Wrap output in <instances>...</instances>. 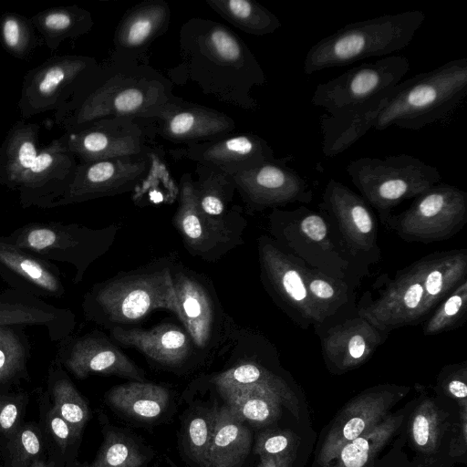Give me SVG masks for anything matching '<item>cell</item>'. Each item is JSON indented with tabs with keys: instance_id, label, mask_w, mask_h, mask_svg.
I'll return each mask as SVG.
<instances>
[{
	"instance_id": "cell-1",
	"label": "cell",
	"mask_w": 467,
	"mask_h": 467,
	"mask_svg": "<svg viewBox=\"0 0 467 467\" xmlns=\"http://www.w3.org/2000/svg\"><path fill=\"white\" fill-rule=\"evenodd\" d=\"M180 49L187 78L204 94L244 109L256 108L251 91L265 83V75L233 31L212 20L191 19L181 29Z\"/></svg>"
},
{
	"instance_id": "cell-2",
	"label": "cell",
	"mask_w": 467,
	"mask_h": 467,
	"mask_svg": "<svg viewBox=\"0 0 467 467\" xmlns=\"http://www.w3.org/2000/svg\"><path fill=\"white\" fill-rule=\"evenodd\" d=\"M172 97V84L159 72L138 61L114 59L100 65L71 99L55 111V121L69 132L104 118L144 120Z\"/></svg>"
},
{
	"instance_id": "cell-3",
	"label": "cell",
	"mask_w": 467,
	"mask_h": 467,
	"mask_svg": "<svg viewBox=\"0 0 467 467\" xmlns=\"http://www.w3.org/2000/svg\"><path fill=\"white\" fill-rule=\"evenodd\" d=\"M172 270L161 260L96 284L84 296L86 317L110 329L136 323L158 309L177 315Z\"/></svg>"
},
{
	"instance_id": "cell-4",
	"label": "cell",
	"mask_w": 467,
	"mask_h": 467,
	"mask_svg": "<svg viewBox=\"0 0 467 467\" xmlns=\"http://www.w3.org/2000/svg\"><path fill=\"white\" fill-rule=\"evenodd\" d=\"M467 94V58H455L400 81L372 128L420 130L451 116Z\"/></svg>"
},
{
	"instance_id": "cell-5",
	"label": "cell",
	"mask_w": 467,
	"mask_h": 467,
	"mask_svg": "<svg viewBox=\"0 0 467 467\" xmlns=\"http://www.w3.org/2000/svg\"><path fill=\"white\" fill-rule=\"evenodd\" d=\"M425 18L424 12L412 10L349 23L309 48L303 71L311 75L401 51L410 44Z\"/></svg>"
},
{
	"instance_id": "cell-6",
	"label": "cell",
	"mask_w": 467,
	"mask_h": 467,
	"mask_svg": "<svg viewBox=\"0 0 467 467\" xmlns=\"http://www.w3.org/2000/svg\"><path fill=\"white\" fill-rule=\"evenodd\" d=\"M352 183L382 222L393 208L439 183V169L408 153L384 158L361 157L346 166Z\"/></svg>"
},
{
	"instance_id": "cell-7",
	"label": "cell",
	"mask_w": 467,
	"mask_h": 467,
	"mask_svg": "<svg viewBox=\"0 0 467 467\" xmlns=\"http://www.w3.org/2000/svg\"><path fill=\"white\" fill-rule=\"evenodd\" d=\"M117 227L92 229L78 223L35 222L21 226L6 239L39 257L75 267L74 283H80L86 270L112 244Z\"/></svg>"
},
{
	"instance_id": "cell-8",
	"label": "cell",
	"mask_w": 467,
	"mask_h": 467,
	"mask_svg": "<svg viewBox=\"0 0 467 467\" xmlns=\"http://www.w3.org/2000/svg\"><path fill=\"white\" fill-rule=\"evenodd\" d=\"M271 233L285 243L308 266L344 279L349 267L348 252L336 243L330 221L323 213L301 206L294 211L273 209L269 215ZM345 280V279H344Z\"/></svg>"
},
{
	"instance_id": "cell-9",
	"label": "cell",
	"mask_w": 467,
	"mask_h": 467,
	"mask_svg": "<svg viewBox=\"0 0 467 467\" xmlns=\"http://www.w3.org/2000/svg\"><path fill=\"white\" fill-rule=\"evenodd\" d=\"M410 70L405 56L363 63L317 86L311 99L335 117L371 105L388 94Z\"/></svg>"
},
{
	"instance_id": "cell-10",
	"label": "cell",
	"mask_w": 467,
	"mask_h": 467,
	"mask_svg": "<svg viewBox=\"0 0 467 467\" xmlns=\"http://www.w3.org/2000/svg\"><path fill=\"white\" fill-rule=\"evenodd\" d=\"M407 242L431 243L449 239L467 223V192L439 182L414 198L410 206L383 222Z\"/></svg>"
},
{
	"instance_id": "cell-11",
	"label": "cell",
	"mask_w": 467,
	"mask_h": 467,
	"mask_svg": "<svg viewBox=\"0 0 467 467\" xmlns=\"http://www.w3.org/2000/svg\"><path fill=\"white\" fill-rule=\"evenodd\" d=\"M178 197L172 223L191 254L214 262L243 243L246 221L242 216L241 207L225 219L204 214L197 203L190 173L181 177Z\"/></svg>"
},
{
	"instance_id": "cell-12",
	"label": "cell",
	"mask_w": 467,
	"mask_h": 467,
	"mask_svg": "<svg viewBox=\"0 0 467 467\" xmlns=\"http://www.w3.org/2000/svg\"><path fill=\"white\" fill-rule=\"evenodd\" d=\"M91 57L64 55L53 57L28 70L23 78L18 109L31 118L66 104L99 70Z\"/></svg>"
},
{
	"instance_id": "cell-13",
	"label": "cell",
	"mask_w": 467,
	"mask_h": 467,
	"mask_svg": "<svg viewBox=\"0 0 467 467\" xmlns=\"http://www.w3.org/2000/svg\"><path fill=\"white\" fill-rule=\"evenodd\" d=\"M157 161L151 151L78 163L74 178L57 206L110 197L134 190Z\"/></svg>"
},
{
	"instance_id": "cell-14",
	"label": "cell",
	"mask_w": 467,
	"mask_h": 467,
	"mask_svg": "<svg viewBox=\"0 0 467 467\" xmlns=\"http://www.w3.org/2000/svg\"><path fill=\"white\" fill-rule=\"evenodd\" d=\"M130 117L98 119L62 137L80 162L138 155L151 151L152 133L145 123Z\"/></svg>"
},
{
	"instance_id": "cell-15",
	"label": "cell",
	"mask_w": 467,
	"mask_h": 467,
	"mask_svg": "<svg viewBox=\"0 0 467 467\" xmlns=\"http://www.w3.org/2000/svg\"><path fill=\"white\" fill-rule=\"evenodd\" d=\"M258 251L264 280L283 309L304 327L322 325L325 320L307 292L304 275L306 264L266 236L259 239Z\"/></svg>"
},
{
	"instance_id": "cell-16",
	"label": "cell",
	"mask_w": 467,
	"mask_h": 467,
	"mask_svg": "<svg viewBox=\"0 0 467 467\" xmlns=\"http://www.w3.org/2000/svg\"><path fill=\"white\" fill-rule=\"evenodd\" d=\"M337 227L347 251L355 259L379 260L377 222L371 207L342 182L330 179L318 205Z\"/></svg>"
},
{
	"instance_id": "cell-17",
	"label": "cell",
	"mask_w": 467,
	"mask_h": 467,
	"mask_svg": "<svg viewBox=\"0 0 467 467\" xmlns=\"http://www.w3.org/2000/svg\"><path fill=\"white\" fill-rule=\"evenodd\" d=\"M292 155L274 159L233 176L236 191L249 212L278 208L288 203H308L313 192L304 177L288 166Z\"/></svg>"
},
{
	"instance_id": "cell-18",
	"label": "cell",
	"mask_w": 467,
	"mask_h": 467,
	"mask_svg": "<svg viewBox=\"0 0 467 467\" xmlns=\"http://www.w3.org/2000/svg\"><path fill=\"white\" fill-rule=\"evenodd\" d=\"M144 120L152 134L182 146L224 138L234 134L236 127L223 112L174 96Z\"/></svg>"
},
{
	"instance_id": "cell-19",
	"label": "cell",
	"mask_w": 467,
	"mask_h": 467,
	"mask_svg": "<svg viewBox=\"0 0 467 467\" xmlns=\"http://www.w3.org/2000/svg\"><path fill=\"white\" fill-rule=\"evenodd\" d=\"M409 390L396 385H380L351 400L332 422L317 455V464L326 467L349 441L382 421L390 408Z\"/></svg>"
},
{
	"instance_id": "cell-20",
	"label": "cell",
	"mask_w": 467,
	"mask_h": 467,
	"mask_svg": "<svg viewBox=\"0 0 467 467\" xmlns=\"http://www.w3.org/2000/svg\"><path fill=\"white\" fill-rule=\"evenodd\" d=\"M424 265L423 257L398 272L377 299L358 308V315L385 333L423 321Z\"/></svg>"
},
{
	"instance_id": "cell-21",
	"label": "cell",
	"mask_w": 467,
	"mask_h": 467,
	"mask_svg": "<svg viewBox=\"0 0 467 467\" xmlns=\"http://www.w3.org/2000/svg\"><path fill=\"white\" fill-rule=\"evenodd\" d=\"M78 166L63 137L41 148L17 189L23 208H55L70 185Z\"/></svg>"
},
{
	"instance_id": "cell-22",
	"label": "cell",
	"mask_w": 467,
	"mask_h": 467,
	"mask_svg": "<svg viewBox=\"0 0 467 467\" xmlns=\"http://www.w3.org/2000/svg\"><path fill=\"white\" fill-rule=\"evenodd\" d=\"M176 160H189L198 165L231 176L253 170L275 159L272 147L258 135L244 133L170 150Z\"/></svg>"
},
{
	"instance_id": "cell-23",
	"label": "cell",
	"mask_w": 467,
	"mask_h": 467,
	"mask_svg": "<svg viewBox=\"0 0 467 467\" xmlns=\"http://www.w3.org/2000/svg\"><path fill=\"white\" fill-rule=\"evenodd\" d=\"M59 362L78 379L114 375L144 381V372L115 344L97 333L61 340Z\"/></svg>"
},
{
	"instance_id": "cell-24",
	"label": "cell",
	"mask_w": 467,
	"mask_h": 467,
	"mask_svg": "<svg viewBox=\"0 0 467 467\" xmlns=\"http://www.w3.org/2000/svg\"><path fill=\"white\" fill-rule=\"evenodd\" d=\"M0 277L13 289L36 297H62L66 289L51 262L0 236Z\"/></svg>"
},
{
	"instance_id": "cell-25",
	"label": "cell",
	"mask_w": 467,
	"mask_h": 467,
	"mask_svg": "<svg viewBox=\"0 0 467 467\" xmlns=\"http://www.w3.org/2000/svg\"><path fill=\"white\" fill-rule=\"evenodd\" d=\"M387 337L388 333L358 315L324 334L321 346L325 361L335 373L348 372L364 364Z\"/></svg>"
},
{
	"instance_id": "cell-26",
	"label": "cell",
	"mask_w": 467,
	"mask_h": 467,
	"mask_svg": "<svg viewBox=\"0 0 467 467\" xmlns=\"http://www.w3.org/2000/svg\"><path fill=\"white\" fill-rule=\"evenodd\" d=\"M75 324V316L69 309L57 308L13 288L0 293V327H43L51 340L58 341L71 335Z\"/></svg>"
},
{
	"instance_id": "cell-27",
	"label": "cell",
	"mask_w": 467,
	"mask_h": 467,
	"mask_svg": "<svg viewBox=\"0 0 467 467\" xmlns=\"http://www.w3.org/2000/svg\"><path fill=\"white\" fill-rule=\"evenodd\" d=\"M171 16L164 0H147L130 8L114 34V59L138 61L136 56L167 30Z\"/></svg>"
},
{
	"instance_id": "cell-28",
	"label": "cell",
	"mask_w": 467,
	"mask_h": 467,
	"mask_svg": "<svg viewBox=\"0 0 467 467\" xmlns=\"http://www.w3.org/2000/svg\"><path fill=\"white\" fill-rule=\"evenodd\" d=\"M172 281L176 294L177 317L195 347L205 348L215 327V306L206 286L192 274L173 267Z\"/></svg>"
},
{
	"instance_id": "cell-29",
	"label": "cell",
	"mask_w": 467,
	"mask_h": 467,
	"mask_svg": "<svg viewBox=\"0 0 467 467\" xmlns=\"http://www.w3.org/2000/svg\"><path fill=\"white\" fill-rule=\"evenodd\" d=\"M109 330L113 341L136 348L161 365L179 366L191 351L190 337L174 324L164 323L150 329L115 327Z\"/></svg>"
},
{
	"instance_id": "cell-30",
	"label": "cell",
	"mask_w": 467,
	"mask_h": 467,
	"mask_svg": "<svg viewBox=\"0 0 467 467\" xmlns=\"http://www.w3.org/2000/svg\"><path fill=\"white\" fill-rule=\"evenodd\" d=\"M251 445V431L238 414L228 405L215 408L206 467H238Z\"/></svg>"
},
{
	"instance_id": "cell-31",
	"label": "cell",
	"mask_w": 467,
	"mask_h": 467,
	"mask_svg": "<svg viewBox=\"0 0 467 467\" xmlns=\"http://www.w3.org/2000/svg\"><path fill=\"white\" fill-rule=\"evenodd\" d=\"M393 88L371 105L355 111L335 117L322 115L320 129L323 154L326 157L337 156L364 136L372 128L375 119L386 106Z\"/></svg>"
},
{
	"instance_id": "cell-32",
	"label": "cell",
	"mask_w": 467,
	"mask_h": 467,
	"mask_svg": "<svg viewBox=\"0 0 467 467\" xmlns=\"http://www.w3.org/2000/svg\"><path fill=\"white\" fill-rule=\"evenodd\" d=\"M424 258L422 283L424 315L427 317L446 296L467 280V250L434 253Z\"/></svg>"
},
{
	"instance_id": "cell-33",
	"label": "cell",
	"mask_w": 467,
	"mask_h": 467,
	"mask_svg": "<svg viewBox=\"0 0 467 467\" xmlns=\"http://www.w3.org/2000/svg\"><path fill=\"white\" fill-rule=\"evenodd\" d=\"M39 130L36 123L18 120L7 131L0 147V183L18 189L22 178L38 155Z\"/></svg>"
},
{
	"instance_id": "cell-34",
	"label": "cell",
	"mask_w": 467,
	"mask_h": 467,
	"mask_svg": "<svg viewBox=\"0 0 467 467\" xmlns=\"http://www.w3.org/2000/svg\"><path fill=\"white\" fill-rule=\"evenodd\" d=\"M115 410L138 420H153L166 410L170 393L161 385L130 381L111 388L106 395Z\"/></svg>"
},
{
	"instance_id": "cell-35",
	"label": "cell",
	"mask_w": 467,
	"mask_h": 467,
	"mask_svg": "<svg viewBox=\"0 0 467 467\" xmlns=\"http://www.w3.org/2000/svg\"><path fill=\"white\" fill-rule=\"evenodd\" d=\"M30 20L51 51L66 39L87 34L94 25L91 14L78 5L50 7L33 15Z\"/></svg>"
},
{
	"instance_id": "cell-36",
	"label": "cell",
	"mask_w": 467,
	"mask_h": 467,
	"mask_svg": "<svg viewBox=\"0 0 467 467\" xmlns=\"http://www.w3.org/2000/svg\"><path fill=\"white\" fill-rule=\"evenodd\" d=\"M402 414H389L382 421L348 442L326 467H367L402 424Z\"/></svg>"
},
{
	"instance_id": "cell-37",
	"label": "cell",
	"mask_w": 467,
	"mask_h": 467,
	"mask_svg": "<svg viewBox=\"0 0 467 467\" xmlns=\"http://www.w3.org/2000/svg\"><path fill=\"white\" fill-rule=\"evenodd\" d=\"M213 382L217 389L243 387L265 389L274 393L282 405L288 408L296 416L298 415L297 400L285 381L258 364L242 363L216 375Z\"/></svg>"
},
{
	"instance_id": "cell-38",
	"label": "cell",
	"mask_w": 467,
	"mask_h": 467,
	"mask_svg": "<svg viewBox=\"0 0 467 467\" xmlns=\"http://www.w3.org/2000/svg\"><path fill=\"white\" fill-rule=\"evenodd\" d=\"M226 405L244 420L255 427L275 421L280 416L282 402L271 391L259 387L220 388Z\"/></svg>"
},
{
	"instance_id": "cell-39",
	"label": "cell",
	"mask_w": 467,
	"mask_h": 467,
	"mask_svg": "<svg viewBox=\"0 0 467 467\" xmlns=\"http://www.w3.org/2000/svg\"><path fill=\"white\" fill-rule=\"evenodd\" d=\"M195 172L193 184L201 211L214 219L229 217L238 208H229L236 191L233 176L198 164Z\"/></svg>"
},
{
	"instance_id": "cell-40",
	"label": "cell",
	"mask_w": 467,
	"mask_h": 467,
	"mask_svg": "<svg viewBox=\"0 0 467 467\" xmlns=\"http://www.w3.org/2000/svg\"><path fill=\"white\" fill-rule=\"evenodd\" d=\"M206 3L234 26L251 35H269L282 25L274 13L255 1L206 0Z\"/></svg>"
},
{
	"instance_id": "cell-41",
	"label": "cell",
	"mask_w": 467,
	"mask_h": 467,
	"mask_svg": "<svg viewBox=\"0 0 467 467\" xmlns=\"http://www.w3.org/2000/svg\"><path fill=\"white\" fill-rule=\"evenodd\" d=\"M48 390L55 410L81 435L89 419V408L61 368H52L49 370Z\"/></svg>"
},
{
	"instance_id": "cell-42",
	"label": "cell",
	"mask_w": 467,
	"mask_h": 467,
	"mask_svg": "<svg viewBox=\"0 0 467 467\" xmlns=\"http://www.w3.org/2000/svg\"><path fill=\"white\" fill-rule=\"evenodd\" d=\"M146 456L138 444L120 430L103 429V441L94 461L76 462L72 467H143Z\"/></svg>"
},
{
	"instance_id": "cell-43",
	"label": "cell",
	"mask_w": 467,
	"mask_h": 467,
	"mask_svg": "<svg viewBox=\"0 0 467 467\" xmlns=\"http://www.w3.org/2000/svg\"><path fill=\"white\" fill-rule=\"evenodd\" d=\"M304 275L310 299L324 320L333 316L351 297L347 281L305 265Z\"/></svg>"
},
{
	"instance_id": "cell-44",
	"label": "cell",
	"mask_w": 467,
	"mask_h": 467,
	"mask_svg": "<svg viewBox=\"0 0 467 467\" xmlns=\"http://www.w3.org/2000/svg\"><path fill=\"white\" fill-rule=\"evenodd\" d=\"M47 454V444L41 427L33 422L22 423L5 438V467H30L34 462Z\"/></svg>"
},
{
	"instance_id": "cell-45",
	"label": "cell",
	"mask_w": 467,
	"mask_h": 467,
	"mask_svg": "<svg viewBox=\"0 0 467 467\" xmlns=\"http://www.w3.org/2000/svg\"><path fill=\"white\" fill-rule=\"evenodd\" d=\"M443 431V417L431 399L422 400L413 411L409 433L415 449L423 454L436 453Z\"/></svg>"
},
{
	"instance_id": "cell-46",
	"label": "cell",
	"mask_w": 467,
	"mask_h": 467,
	"mask_svg": "<svg viewBox=\"0 0 467 467\" xmlns=\"http://www.w3.org/2000/svg\"><path fill=\"white\" fill-rule=\"evenodd\" d=\"M41 430L47 444V453L61 467H72L75 462L77 447L80 436L59 416L53 406L45 410L41 416Z\"/></svg>"
},
{
	"instance_id": "cell-47",
	"label": "cell",
	"mask_w": 467,
	"mask_h": 467,
	"mask_svg": "<svg viewBox=\"0 0 467 467\" xmlns=\"http://www.w3.org/2000/svg\"><path fill=\"white\" fill-rule=\"evenodd\" d=\"M0 41L10 56L22 60L43 43L30 18L14 12H5L0 17Z\"/></svg>"
},
{
	"instance_id": "cell-48",
	"label": "cell",
	"mask_w": 467,
	"mask_h": 467,
	"mask_svg": "<svg viewBox=\"0 0 467 467\" xmlns=\"http://www.w3.org/2000/svg\"><path fill=\"white\" fill-rule=\"evenodd\" d=\"M467 314V280L456 287L434 309L423 326V335L432 336L458 327Z\"/></svg>"
},
{
	"instance_id": "cell-49",
	"label": "cell",
	"mask_w": 467,
	"mask_h": 467,
	"mask_svg": "<svg viewBox=\"0 0 467 467\" xmlns=\"http://www.w3.org/2000/svg\"><path fill=\"white\" fill-rule=\"evenodd\" d=\"M214 421V409H201L186 424L185 440L190 457L201 467H206Z\"/></svg>"
},
{
	"instance_id": "cell-50",
	"label": "cell",
	"mask_w": 467,
	"mask_h": 467,
	"mask_svg": "<svg viewBox=\"0 0 467 467\" xmlns=\"http://www.w3.org/2000/svg\"><path fill=\"white\" fill-rule=\"evenodd\" d=\"M26 350L20 335L11 327H0V385L24 370Z\"/></svg>"
},
{
	"instance_id": "cell-51",
	"label": "cell",
	"mask_w": 467,
	"mask_h": 467,
	"mask_svg": "<svg viewBox=\"0 0 467 467\" xmlns=\"http://www.w3.org/2000/svg\"><path fill=\"white\" fill-rule=\"evenodd\" d=\"M296 438L288 430H269L256 439L254 451L259 456L295 454Z\"/></svg>"
},
{
	"instance_id": "cell-52",
	"label": "cell",
	"mask_w": 467,
	"mask_h": 467,
	"mask_svg": "<svg viewBox=\"0 0 467 467\" xmlns=\"http://www.w3.org/2000/svg\"><path fill=\"white\" fill-rule=\"evenodd\" d=\"M467 368L466 363L450 365L444 368L439 377V384L446 396L460 407L467 405Z\"/></svg>"
},
{
	"instance_id": "cell-53",
	"label": "cell",
	"mask_w": 467,
	"mask_h": 467,
	"mask_svg": "<svg viewBox=\"0 0 467 467\" xmlns=\"http://www.w3.org/2000/svg\"><path fill=\"white\" fill-rule=\"evenodd\" d=\"M25 402L22 395L0 396V434L4 438L22 424Z\"/></svg>"
},
{
	"instance_id": "cell-54",
	"label": "cell",
	"mask_w": 467,
	"mask_h": 467,
	"mask_svg": "<svg viewBox=\"0 0 467 467\" xmlns=\"http://www.w3.org/2000/svg\"><path fill=\"white\" fill-rule=\"evenodd\" d=\"M460 408V421L450 446V452L454 457L464 454L466 451L467 405Z\"/></svg>"
},
{
	"instance_id": "cell-55",
	"label": "cell",
	"mask_w": 467,
	"mask_h": 467,
	"mask_svg": "<svg viewBox=\"0 0 467 467\" xmlns=\"http://www.w3.org/2000/svg\"><path fill=\"white\" fill-rule=\"evenodd\" d=\"M295 454L260 456L257 467H291Z\"/></svg>"
},
{
	"instance_id": "cell-56",
	"label": "cell",
	"mask_w": 467,
	"mask_h": 467,
	"mask_svg": "<svg viewBox=\"0 0 467 467\" xmlns=\"http://www.w3.org/2000/svg\"><path fill=\"white\" fill-rule=\"evenodd\" d=\"M30 467H61L60 464L49 454L34 462Z\"/></svg>"
}]
</instances>
